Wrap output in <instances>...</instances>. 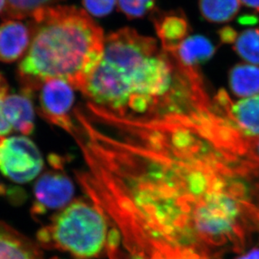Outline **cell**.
<instances>
[{
	"label": "cell",
	"mask_w": 259,
	"mask_h": 259,
	"mask_svg": "<svg viewBox=\"0 0 259 259\" xmlns=\"http://www.w3.org/2000/svg\"><path fill=\"white\" fill-rule=\"evenodd\" d=\"M55 1L57 0H6L2 17L5 20L31 18L36 11L50 6Z\"/></svg>",
	"instance_id": "16"
},
{
	"label": "cell",
	"mask_w": 259,
	"mask_h": 259,
	"mask_svg": "<svg viewBox=\"0 0 259 259\" xmlns=\"http://www.w3.org/2000/svg\"><path fill=\"white\" fill-rule=\"evenodd\" d=\"M215 102L241 132L247 136H259V94L232 103L228 93L221 90Z\"/></svg>",
	"instance_id": "7"
},
{
	"label": "cell",
	"mask_w": 259,
	"mask_h": 259,
	"mask_svg": "<svg viewBox=\"0 0 259 259\" xmlns=\"http://www.w3.org/2000/svg\"><path fill=\"white\" fill-rule=\"evenodd\" d=\"M74 88L66 81L51 79L44 81L39 92V113L47 122L71 135L76 125L71 111L74 103Z\"/></svg>",
	"instance_id": "6"
},
{
	"label": "cell",
	"mask_w": 259,
	"mask_h": 259,
	"mask_svg": "<svg viewBox=\"0 0 259 259\" xmlns=\"http://www.w3.org/2000/svg\"><path fill=\"white\" fill-rule=\"evenodd\" d=\"M34 193L37 202L46 209H61L72 199L74 186L65 174L50 171L38 179Z\"/></svg>",
	"instance_id": "8"
},
{
	"label": "cell",
	"mask_w": 259,
	"mask_h": 259,
	"mask_svg": "<svg viewBox=\"0 0 259 259\" xmlns=\"http://www.w3.org/2000/svg\"><path fill=\"white\" fill-rule=\"evenodd\" d=\"M255 154L256 158L259 160V136H257V143H256V148H255Z\"/></svg>",
	"instance_id": "25"
},
{
	"label": "cell",
	"mask_w": 259,
	"mask_h": 259,
	"mask_svg": "<svg viewBox=\"0 0 259 259\" xmlns=\"http://www.w3.org/2000/svg\"><path fill=\"white\" fill-rule=\"evenodd\" d=\"M120 11L130 20L140 19L152 12L155 0H117Z\"/></svg>",
	"instance_id": "18"
},
{
	"label": "cell",
	"mask_w": 259,
	"mask_h": 259,
	"mask_svg": "<svg viewBox=\"0 0 259 259\" xmlns=\"http://www.w3.org/2000/svg\"><path fill=\"white\" fill-rule=\"evenodd\" d=\"M52 259H59V258H57V257H54V258H52Z\"/></svg>",
	"instance_id": "30"
},
{
	"label": "cell",
	"mask_w": 259,
	"mask_h": 259,
	"mask_svg": "<svg viewBox=\"0 0 259 259\" xmlns=\"http://www.w3.org/2000/svg\"><path fill=\"white\" fill-rule=\"evenodd\" d=\"M127 259H146L144 257H142V256H139V255H132L131 257H128Z\"/></svg>",
	"instance_id": "28"
},
{
	"label": "cell",
	"mask_w": 259,
	"mask_h": 259,
	"mask_svg": "<svg viewBox=\"0 0 259 259\" xmlns=\"http://www.w3.org/2000/svg\"><path fill=\"white\" fill-rule=\"evenodd\" d=\"M215 47L210 39L202 35L186 37L171 53L181 66L196 70V67L212 58Z\"/></svg>",
	"instance_id": "12"
},
{
	"label": "cell",
	"mask_w": 259,
	"mask_h": 259,
	"mask_svg": "<svg viewBox=\"0 0 259 259\" xmlns=\"http://www.w3.org/2000/svg\"><path fill=\"white\" fill-rule=\"evenodd\" d=\"M4 138H5V136H0V144L2 143L3 140H4Z\"/></svg>",
	"instance_id": "29"
},
{
	"label": "cell",
	"mask_w": 259,
	"mask_h": 259,
	"mask_svg": "<svg viewBox=\"0 0 259 259\" xmlns=\"http://www.w3.org/2000/svg\"><path fill=\"white\" fill-rule=\"evenodd\" d=\"M228 83L235 95L250 98L259 93V67L250 64H238L229 71Z\"/></svg>",
	"instance_id": "14"
},
{
	"label": "cell",
	"mask_w": 259,
	"mask_h": 259,
	"mask_svg": "<svg viewBox=\"0 0 259 259\" xmlns=\"http://www.w3.org/2000/svg\"><path fill=\"white\" fill-rule=\"evenodd\" d=\"M245 6L259 13V0H240Z\"/></svg>",
	"instance_id": "23"
},
{
	"label": "cell",
	"mask_w": 259,
	"mask_h": 259,
	"mask_svg": "<svg viewBox=\"0 0 259 259\" xmlns=\"http://www.w3.org/2000/svg\"><path fill=\"white\" fill-rule=\"evenodd\" d=\"M0 259H43L40 246L0 222Z\"/></svg>",
	"instance_id": "10"
},
{
	"label": "cell",
	"mask_w": 259,
	"mask_h": 259,
	"mask_svg": "<svg viewBox=\"0 0 259 259\" xmlns=\"http://www.w3.org/2000/svg\"><path fill=\"white\" fill-rule=\"evenodd\" d=\"M117 0H82L88 13L96 17H103L113 11Z\"/></svg>",
	"instance_id": "19"
},
{
	"label": "cell",
	"mask_w": 259,
	"mask_h": 259,
	"mask_svg": "<svg viewBox=\"0 0 259 259\" xmlns=\"http://www.w3.org/2000/svg\"><path fill=\"white\" fill-rule=\"evenodd\" d=\"M4 194H6V188L4 185L0 184V195H4Z\"/></svg>",
	"instance_id": "27"
},
{
	"label": "cell",
	"mask_w": 259,
	"mask_h": 259,
	"mask_svg": "<svg viewBox=\"0 0 259 259\" xmlns=\"http://www.w3.org/2000/svg\"><path fill=\"white\" fill-rule=\"evenodd\" d=\"M6 5V0H0V13L4 12Z\"/></svg>",
	"instance_id": "26"
},
{
	"label": "cell",
	"mask_w": 259,
	"mask_h": 259,
	"mask_svg": "<svg viewBox=\"0 0 259 259\" xmlns=\"http://www.w3.org/2000/svg\"><path fill=\"white\" fill-rule=\"evenodd\" d=\"M50 164H52V166L54 167L57 169H62L64 166V159H61V157L52 154L49 157Z\"/></svg>",
	"instance_id": "22"
},
{
	"label": "cell",
	"mask_w": 259,
	"mask_h": 259,
	"mask_svg": "<svg viewBox=\"0 0 259 259\" xmlns=\"http://www.w3.org/2000/svg\"><path fill=\"white\" fill-rule=\"evenodd\" d=\"M237 259H259V249L252 250L251 252H247V254L241 256Z\"/></svg>",
	"instance_id": "24"
},
{
	"label": "cell",
	"mask_w": 259,
	"mask_h": 259,
	"mask_svg": "<svg viewBox=\"0 0 259 259\" xmlns=\"http://www.w3.org/2000/svg\"><path fill=\"white\" fill-rule=\"evenodd\" d=\"M162 49L171 54L188 35L190 26L186 18L179 13H167L154 20Z\"/></svg>",
	"instance_id": "13"
},
{
	"label": "cell",
	"mask_w": 259,
	"mask_h": 259,
	"mask_svg": "<svg viewBox=\"0 0 259 259\" xmlns=\"http://www.w3.org/2000/svg\"><path fill=\"white\" fill-rule=\"evenodd\" d=\"M219 36L222 42L225 44H232L234 43L237 39V34L234 29L232 27H224L219 31Z\"/></svg>",
	"instance_id": "21"
},
{
	"label": "cell",
	"mask_w": 259,
	"mask_h": 259,
	"mask_svg": "<svg viewBox=\"0 0 259 259\" xmlns=\"http://www.w3.org/2000/svg\"><path fill=\"white\" fill-rule=\"evenodd\" d=\"M108 223L92 201L70 203L37 233L38 244L68 252L75 259H93L106 249Z\"/></svg>",
	"instance_id": "3"
},
{
	"label": "cell",
	"mask_w": 259,
	"mask_h": 259,
	"mask_svg": "<svg viewBox=\"0 0 259 259\" xmlns=\"http://www.w3.org/2000/svg\"><path fill=\"white\" fill-rule=\"evenodd\" d=\"M240 212L234 194L228 192L225 184L218 181L196 206L194 228L202 237H225L234 231Z\"/></svg>",
	"instance_id": "4"
},
{
	"label": "cell",
	"mask_w": 259,
	"mask_h": 259,
	"mask_svg": "<svg viewBox=\"0 0 259 259\" xmlns=\"http://www.w3.org/2000/svg\"><path fill=\"white\" fill-rule=\"evenodd\" d=\"M240 0H199L201 15L209 22L226 23L239 11Z\"/></svg>",
	"instance_id": "15"
},
{
	"label": "cell",
	"mask_w": 259,
	"mask_h": 259,
	"mask_svg": "<svg viewBox=\"0 0 259 259\" xmlns=\"http://www.w3.org/2000/svg\"><path fill=\"white\" fill-rule=\"evenodd\" d=\"M31 97L22 91L20 94L8 95L4 103V113L10 127L24 135H30L34 128Z\"/></svg>",
	"instance_id": "11"
},
{
	"label": "cell",
	"mask_w": 259,
	"mask_h": 259,
	"mask_svg": "<svg viewBox=\"0 0 259 259\" xmlns=\"http://www.w3.org/2000/svg\"><path fill=\"white\" fill-rule=\"evenodd\" d=\"M186 70L156 39L125 27L108 34L104 52L84 91L88 108L133 119L155 115L175 98Z\"/></svg>",
	"instance_id": "1"
},
{
	"label": "cell",
	"mask_w": 259,
	"mask_h": 259,
	"mask_svg": "<svg viewBox=\"0 0 259 259\" xmlns=\"http://www.w3.org/2000/svg\"><path fill=\"white\" fill-rule=\"evenodd\" d=\"M29 49L19 65L23 92L33 95L44 81L60 79L83 93L104 52L103 29L75 6H47L31 16Z\"/></svg>",
	"instance_id": "2"
},
{
	"label": "cell",
	"mask_w": 259,
	"mask_h": 259,
	"mask_svg": "<svg viewBox=\"0 0 259 259\" xmlns=\"http://www.w3.org/2000/svg\"><path fill=\"white\" fill-rule=\"evenodd\" d=\"M233 49L245 61L259 65V28L246 29L237 35Z\"/></svg>",
	"instance_id": "17"
},
{
	"label": "cell",
	"mask_w": 259,
	"mask_h": 259,
	"mask_svg": "<svg viewBox=\"0 0 259 259\" xmlns=\"http://www.w3.org/2000/svg\"><path fill=\"white\" fill-rule=\"evenodd\" d=\"M43 159L36 145L25 136L4 138L0 144V171L11 181L27 183L43 168Z\"/></svg>",
	"instance_id": "5"
},
{
	"label": "cell",
	"mask_w": 259,
	"mask_h": 259,
	"mask_svg": "<svg viewBox=\"0 0 259 259\" xmlns=\"http://www.w3.org/2000/svg\"><path fill=\"white\" fill-rule=\"evenodd\" d=\"M31 31L17 20H5L0 24V61L11 63L22 57L29 49Z\"/></svg>",
	"instance_id": "9"
},
{
	"label": "cell",
	"mask_w": 259,
	"mask_h": 259,
	"mask_svg": "<svg viewBox=\"0 0 259 259\" xmlns=\"http://www.w3.org/2000/svg\"><path fill=\"white\" fill-rule=\"evenodd\" d=\"M8 93H9V86H8L7 81L5 80L2 74L0 73V136H5V135H9L12 130V127H10L4 113V103H5V98L9 95Z\"/></svg>",
	"instance_id": "20"
}]
</instances>
